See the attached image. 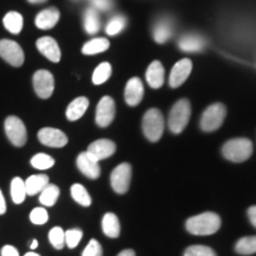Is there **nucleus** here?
<instances>
[{
	"mask_svg": "<svg viewBox=\"0 0 256 256\" xmlns=\"http://www.w3.org/2000/svg\"><path fill=\"white\" fill-rule=\"evenodd\" d=\"M4 26L14 34H18L23 28V17L18 12H8L4 17Z\"/></svg>",
	"mask_w": 256,
	"mask_h": 256,
	"instance_id": "nucleus-27",
	"label": "nucleus"
},
{
	"mask_svg": "<svg viewBox=\"0 0 256 256\" xmlns=\"http://www.w3.org/2000/svg\"><path fill=\"white\" fill-rule=\"evenodd\" d=\"M104 255V250H102L101 244L96 240H90L88 243L87 247L82 252V256H102Z\"/></svg>",
	"mask_w": 256,
	"mask_h": 256,
	"instance_id": "nucleus-38",
	"label": "nucleus"
},
{
	"mask_svg": "<svg viewBox=\"0 0 256 256\" xmlns=\"http://www.w3.org/2000/svg\"><path fill=\"white\" fill-rule=\"evenodd\" d=\"M37 49L43 56H46L51 62L57 63L60 60V50L57 42L52 37H42L36 43Z\"/></svg>",
	"mask_w": 256,
	"mask_h": 256,
	"instance_id": "nucleus-16",
	"label": "nucleus"
},
{
	"mask_svg": "<svg viewBox=\"0 0 256 256\" xmlns=\"http://www.w3.org/2000/svg\"><path fill=\"white\" fill-rule=\"evenodd\" d=\"M30 220L34 224L42 226V224H46L48 222L49 215H48V211L44 208H34L30 214Z\"/></svg>",
	"mask_w": 256,
	"mask_h": 256,
	"instance_id": "nucleus-37",
	"label": "nucleus"
},
{
	"mask_svg": "<svg viewBox=\"0 0 256 256\" xmlns=\"http://www.w3.org/2000/svg\"><path fill=\"white\" fill-rule=\"evenodd\" d=\"M146 80L147 83L150 84V87L158 89L164 84L165 81V70L162 64L159 60H154L150 64V66L147 68L146 72Z\"/></svg>",
	"mask_w": 256,
	"mask_h": 256,
	"instance_id": "nucleus-18",
	"label": "nucleus"
},
{
	"mask_svg": "<svg viewBox=\"0 0 256 256\" xmlns=\"http://www.w3.org/2000/svg\"><path fill=\"white\" fill-rule=\"evenodd\" d=\"M164 116L156 108H151L142 118V132L150 142H156L164 133Z\"/></svg>",
	"mask_w": 256,
	"mask_h": 256,
	"instance_id": "nucleus-4",
	"label": "nucleus"
},
{
	"mask_svg": "<svg viewBox=\"0 0 256 256\" xmlns=\"http://www.w3.org/2000/svg\"><path fill=\"white\" fill-rule=\"evenodd\" d=\"M26 188H25V180L20 177H14L11 182V196L12 200L16 204H22L26 197Z\"/></svg>",
	"mask_w": 256,
	"mask_h": 256,
	"instance_id": "nucleus-28",
	"label": "nucleus"
},
{
	"mask_svg": "<svg viewBox=\"0 0 256 256\" xmlns=\"http://www.w3.org/2000/svg\"><path fill=\"white\" fill-rule=\"evenodd\" d=\"M144 98V84L139 78H132L127 82L124 89V100L130 107H136Z\"/></svg>",
	"mask_w": 256,
	"mask_h": 256,
	"instance_id": "nucleus-15",
	"label": "nucleus"
},
{
	"mask_svg": "<svg viewBox=\"0 0 256 256\" xmlns=\"http://www.w3.org/2000/svg\"><path fill=\"white\" fill-rule=\"evenodd\" d=\"M191 116V104L186 98L176 102L168 115V128L172 133L179 134L188 126Z\"/></svg>",
	"mask_w": 256,
	"mask_h": 256,
	"instance_id": "nucleus-3",
	"label": "nucleus"
},
{
	"mask_svg": "<svg viewBox=\"0 0 256 256\" xmlns=\"http://www.w3.org/2000/svg\"><path fill=\"white\" fill-rule=\"evenodd\" d=\"M5 133L14 146L22 147L26 144L28 132L23 121L17 116H8L5 120Z\"/></svg>",
	"mask_w": 256,
	"mask_h": 256,
	"instance_id": "nucleus-6",
	"label": "nucleus"
},
{
	"mask_svg": "<svg viewBox=\"0 0 256 256\" xmlns=\"http://www.w3.org/2000/svg\"><path fill=\"white\" fill-rule=\"evenodd\" d=\"M76 165L80 171L89 179H98L101 174V168L98 160H96L90 153L87 151L80 153L76 159Z\"/></svg>",
	"mask_w": 256,
	"mask_h": 256,
	"instance_id": "nucleus-11",
	"label": "nucleus"
},
{
	"mask_svg": "<svg viewBox=\"0 0 256 256\" xmlns=\"http://www.w3.org/2000/svg\"><path fill=\"white\" fill-rule=\"evenodd\" d=\"M0 256H19V252L14 246H4L0 252Z\"/></svg>",
	"mask_w": 256,
	"mask_h": 256,
	"instance_id": "nucleus-40",
	"label": "nucleus"
},
{
	"mask_svg": "<svg viewBox=\"0 0 256 256\" xmlns=\"http://www.w3.org/2000/svg\"><path fill=\"white\" fill-rule=\"evenodd\" d=\"M235 250L240 255H252L256 252V236H246L236 242Z\"/></svg>",
	"mask_w": 256,
	"mask_h": 256,
	"instance_id": "nucleus-29",
	"label": "nucleus"
},
{
	"mask_svg": "<svg viewBox=\"0 0 256 256\" xmlns=\"http://www.w3.org/2000/svg\"><path fill=\"white\" fill-rule=\"evenodd\" d=\"M112 75V66L108 62L101 63L92 74V83L96 86H100L104 83Z\"/></svg>",
	"mask_w": 256,
	"mask_h": 256,
	"instance_id": "nucleus-32",
	"label": "nucleus"
},
{
	"mask_svg": "<svg viewBox=\"0 0 256 256\" xmlns=\"http://www.w3.org/2000/svg\"><path fill=\"white\" fill-rule=\"evenodd\" d=\"M38 247V241L37 240H34L31 243V249H36Z\"/></svg>",
	"mask_w": 256,
	"mask_h": 256,
	"instance_id": "nucleus-45",
	"label": "nucleus"
},
{
	"mask_svg": "<svg viewBox=\"0 0 256 256\" xmlns=\"http://www.w3.org/2000/svg\"><path fill=\"white\" fill-rule=\"evenodd\" d=\"M118 256H136V252H134L133 249H124Z\"/></svg>",
	"mask_w": 256,
	"mask_h": 256,
	"instance_id": "nucleus-43",
	"label": "nucleus"
},
{
	"mask_svg": "<svg viewBox=\"0 0 256 256\" xmlns=\"http://www.w3.org/2000/svg\"><path fill=\"white\" fill-rule=\"evenodd\" d=\"M38 140L43 145L56 147V148H60V147L66 146L68 144V136L62 130L51 127L42 128L40 132H38Z\"/></svg>",
	"mask_w": 256,
	"mask_h": 256,
	"instance_id": "nucleus-12",
	"label": "nucleus"
},
{
	"mask_svg": "<svg viewBox=\"0 0 256 256\" xmlns=\"http://www.w3.org/2000/svg\"><path fill=\"white\" fill-rule=\"evenodd\" d=\"M92 8H95L96 11H110L114 6L113 0H90Z\"/></svg>",
	"mask_w": 256,
	"mask_h": 256,
	"instance_id": "nucleus-39",
	"label": "nucleus"
},
{
	"mask_svg": "<svg viewBox=\"0 0 256 256\" xmlns=\"http://www.w3.org/2000/svg\"><path fill=\"white\" fill-rule=\"evenodd\" d=\"M184 256H217L214 249L206 246H190L185 249Z\"/></svg>",
	"mask_w": 256,
	"mask_h": 256,
	"instance_id": "nucleus-35",
	"label": "nucleus"
},
{
	"mask_svg": "<svg viewBox=\"0 0 256 256\" xmlns=\"http://www.w3.org/2000/svg\"><path fill=\"white\" fill-rule=\"evenodd\" d=\"M174 22L168 18H162L156 22L153 28V38L156 43L162 44L168 42L174 34Z\"/></svg>",
	"mask_w": 256,
	"mask_h": 256,
	"instance_id": "nucleus-19",
	"label": "nucleus"
},
{
	"mask_svg": "<svg viewBox=\"0 0 256 256\" xmlns=\"http://www.w3.org/2000/svg\"><path fill=\"white\" fill-rule=\"evenodd\" d=\"M0 57L5 60L10 66H22L24 63V52L20 46L14 40H0Z\"/></svg>",
	"mask_w": 256,
	"mask_h": 256,
	"instance_id": "nucleus-8",
	"label": "nucleus"
},
{
	"mask_svg": "<svg viewBox=\"0 0 256 256\" xmlns=\"http://www.w3.org/2000/svg\"><path fill=\"white\" fill-rule=\"evenodd\" d=\"M31 165L37 170H48L55 165V159L46 153H38L32 156Z\"/></svg>",
	"mask_w": 256,
	"mask_h": 256,
	"instance_id": "nucleus-33",
	"label": "nucleus"
},
{
	"mask_svg": "<svg viewBox=\"0 0 256 256\" xmlns=\"http://www.w3.org/2000/svg\"><path fill=\"white\" fill-rule=\"evenodd\" d=\"M132 179V166L128 162H122L113 170L110 174V184L116 194H126L130 188Z\"/></svg>",
	"mask_w": 256,
	"mask_h": 256,
	"instance_id": "nucleus-7",
	"label": "nucleus"
},
{
	"mask_svg": "<svg viewBox=\"0 0 256 256\" xmlns=\"http://www.w3.org/2000/svg\"><path fill=\"white\" fill-rule=\"evenodd\" d=\"M34 88L40 98H49L55 89V80L48 70H38L34 75Z\"/></svg>",
	"mask_w": 256,
	"mask_h": 256,
	"instance_id": "nucleus-9",
	"label": "nucleus"
},
{
	"mask_svg": "<svg viewBox=\"0 0 256 256\" xmlns=\"http://www.w3.org/2000/svg\"><path fill=\"white\" fill-rule=\"evenodd\" d=\"M48 184H49V177H48L46 174L30 176V177L25 180L26 194L28 196H34V194H40Z\"/></svg>",
	"mask_w": 256,
	"mask_h": 256,
	"instance_id": "nucleus-22",
	"label": "nucleus"
},
{
	"mask_svg": "<svg viewBox=\"0 0 256 256\" xmlns=\"http://www.w3.org/2000/svg\"><path fill=\"white\" fill-rule=\"evenodd\" d=\"M226 108L223 104H214L209 106L200 119V128L204 132H214L218 130L223 124V121L226 119Z\"/></svg>",
	"mask_w": 256,
	"mask_h": 256,
	"instance_id": "nucleus-5",
	"label": "nucleus"
},
{
	"mask_svg": "<svg viewBox=\"0 0 256 256\" xmlns=\"http://www.w3.org/2000/svg\"><path fill=\"white\" fill-rule=\"evenodd\" d=\"M116 151V145L110 139H100L92 142L88 146L87 152L94 156L96 160H104L112 156Z\"/></svg>",
	"mask_w": 256,
	"mask_h": 256,
	"instance_id": "nucleus-14",
	"label": "nucleus"
},
{
	"mask_svg": "<svg viewBox=\"0 0 256 256\" xmlns=\"http://www.w3.org/2000/svg\"><path fill=\"white\" fill-rule=\"evenodd\" d=\"M49 241L54 248L60 250L66 246V232L60 226H55L50 230Z\"/></svg>",
	"mask_w": 256,
	"mask_h": 256,
	"instance_id": "nucleus-34",
	"label": "nucleus"
},
{
	"mask_svg": "<svg viewBox=\"0 0 256 256\" xmlns=\"http://www.w3.org/2000/svg\"><path fill=\"white\" fill-rule=\"evenodd\" d=\"M31 4H42V2H46V0H28Z\"/></svg>",
	"mask_w": 256,
	"mask_h": 256,
	"instance_id": "nucleus-44",
	"label": "nucleus"
},
{
	"mask_svg": "<svg viewBox=\"0 0 256 256\" xmlns=\"http://www.w3.org/2000/svg\"><path fill=\"white\" fill-rule=\"evenodd\" d=\"M60 20V11L56 8H49L43 10L37 14L36 20V26L40 30H50L55 25L58 23Z\"/></svg>",
	"mask_w": 256,
	"mask_h": 256,
	"instance_id": "nucleus-17",
	"label": "nucleus"
},
{
	"mask_svg": "<svg viewBox=\"0 0 256 256\" xmlns=\"http://www.w3.org/2000/svg\"><path fill=\"white\" fill-rule=\"evenodd\" d=\"M24 256H40V255L36 254V252H26V254H25Z\"/></svg>",
	"mask_w": 256,
	"mask_h": 256,
	"instance_id": "nucleus-46",
	"label": "nucleus"
},
{
	"mask_svg": "<svg viewBox=\"0 0 256 256\" xmlns=\"http://www.w3.org/2000/svg\"><path fill=\"white\" fill-rule=\"evenodd\" d=\"M83 236L82 230L80 229H70L66 232V244L68 246L70 249H74L78 247V244L81 241Z\"/></svg>",
	"mask_w": 256,
	"mask_h": 256,
	"instance_id": "nucleus-36",
	"label": "nucleus"
},
{
	"mask_svg": "<svg viewBox=\"0 0 256 256\" xmlns=\"http://www.w3.org/2000/svg\"><path fill=\"white\" fill-rule=\"evenodd\" d=\"M127 25V18L124 16L118 14L114 16L113 18L108 22L107 26H106V34L108 36H116L121 31H124V28Z\"/></svg>",
	"mask_w": 256,
	"mask_h": 256,
	"instance_id": "nucleus-31",
	"label": "nucleus"
},
{
	"mask_svg": "<svg viewBox=\"0 0 256 256\" xmlns=\"http://www.w3.org/2000/svg\"><path fill=\"white\" fill-rule=\"evenodd\" d=\"M102 230L104 235L110 238H116L120 235V222L115 214L108 212L102 218Z\"/></svg>",
	"mask_w": 256,
	"mask_h": 256,
	"instance_id": "nucleus-23",
	"label": "nucleus"
},
{
	"mask_svg": "<svg viewBox=\"0 0 256 256\" xmlns=\"http://www.w3.org/2000/svg\"><path fill=\"white\" fill-rule=\"evenodd\" d=\"M220 217L215 212H203L190 217L185 223L186 230L192 235L206 236L217 232L220 228Z\"/></svg>",
	"mask_w": 256,
	"mask_h": 256,
	"instance_id": "nucleus-1",
	"label": "nucleus"
},
{
	"mask_svg": "<svg viewBox=\"0 0 256 256\" xmlns=\"http://www.w3.org/2000/svg\"><path fill=\"white\" fill-rule=\"evenodd\" d=\"M89 107V100L84 96H80V98H75L72 104L66 108V119L69 121H76L84 115L86 110Z\"/></svg>",
	"mask_w": 256,
	"mask_h": 256,
	"instance_id": "nucleus-21",
	"label": "nucleus"
},
{
	"mask_svg": "<svg viewBox=\"0 0 256 256\" xmlns=\"http://www.w3.org/2000/svg\"><path fill=\"white\" fill-rule=\"evenodd\" d=\"M248 217L252 226L256 228V206H252L248 209Z\"/></svg>",
	"mask_w": 256,
	"mask_h": 256,
	"instance_id": "nucleus-41",
	"label": "nucleus"
},
{
	"mask_svg": "<svg viewBox=\"0 0 256 256\" xmlns=\"http://www.w3.org/2000/svg\"><path fill=\"white\" fill-rule=\"evenodd\" d=\"M60 197V188L55 184H48L40 194V202L44 206H52Z\"/></svg>",
	"mask_w": 256,
	"mask_h": 256,
	"instance_id": "nucleus-26",
	"label": "nucleus"
},
{
	"mask_svg": "<svg viewBox=\"0 0 256 256\" xmlns=\"http://www.w3.org/2000/svg\"><path fill=\"white\" fill-rule=\"evenodd\" d=\"M6 212V202L5 198L2 196V192L0 190V215H4Z\"/></svg>",
	"mask_w": 256,
	"mask_h": 256,
	"instance_id": "nucleus-42",
	"label": "nucleus"
},
{
	"mask_svg": "<svg viewBox=\"0 0 256 256\" xmlns=\"http://www.w3.org/2000/svg\"><path fill=\"white\" fill-rule=\"evenodd\" d=\"M70 192H72V200H75L76 203H78L80 206H89L92 204V198L83 185L74 184L72 188H70Z\"/></svg>",
	"mask_w": 256,
	"mask_h": 256,
	"instance_id": "nucleus-30",
	"label": "nucleus"
},
{
	"mask_svg": "<svg viewBox=\"0 0 256 256\" xmlns=\"http://www.w3.org/2000/svg\"><path fill=\"white\" fill-rule=\"evenodd\" d=\"M110 48V40L107 38H94L87 42L82 48V52L84 55H96V54L104 52Z\"/></svg>",
	"mask_w": 256,
	"mask_h": 256,
	"instance_id": "nucleus-25",
	"label": "nucleus"
},
{
	"mask_svg": "<svg viewBox=\"0 0 256 256\" xmlns=\"http://www.w3.org/2000/svg\"><path fill=\"white\" fill-rule=\"evenodd\" d=\"M115 118V102L110 96H104L96 107L95 121L98 126L108 127Z\"/></svg>",
	"mask_w": 256,
	"mask_h": 256,
	"instance_id": "nucleus-10",
	"label": "nucleus"
},
{
	"mask_svg": "<svg viewBox=\"0 0 256 256\" xmlns=\"http://www.w3.org/2000/svg\"><path fill=\"white\" fill-rule=\"evenodd\" d=\"M179 49L185 51V52H197L204 49L206 46V40L200 34H185L178 42Z\"/></svg>",
	"mask_w": 256,
	"mask_h": 256,
	"instance_id": "nucleus-20",
	"label": "nucleus"
},
{
	"mask_svg": "<svg viewBox=\"0 0 256 256\" xmlns=\"http://www.w3.org/2000/svg\"><path fill=\"white\" fill-rule=\"evenodd\" d=\"M223 156L232 162H243L252 154V142L247 138L228 140L222 147Z\"/></svg>",
	"mask_w": 256,
	"mask_h": 256,
	"instance_id": "nucleus-2",
	"label": "nucleus"
},
{
	"mask_svg": "<svg viewBox=\"0 0 256 256\" xmlns=\"http://www.w3.org/2000/svg\"><path fill=\"white\" fill-rule=\"evenodd\" d=\"M192 72V62L188 58H183L177 62L171 70V75H170V86L172 88L180 87L183 83L186 81L188 76Z\"/></svg>",
	"mask_w": 256,
	"mask_h": 256,
	"instance_id": "nucleus-13",
	"label": "nucleus"
},
{
	"mask_svg": "<svg viewBox=\"0 0 256 256\" xmlns=\"http://www.w3.org/2000/svg\"><path fill=\"white\" fill-rule=\"evenodd\" d=\"M83 24H84V30L89 34H98L101 26V20L98 17V11L95 8H89L84 11L83 16Z\"/></svg>",
	"mask_w": 256,
	"mask_h": 256,
	"instance_id": "nucleus-24",
	"label": "nucleus"
}]
</instances>
